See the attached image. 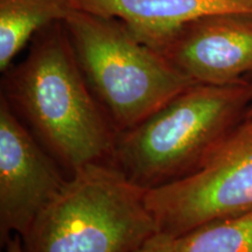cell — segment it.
<instances>
[{
    "label": "cell",
    "instance_id": "cell-1",
    "mask_svg": "<svg viewBox=\"0 0 252 252\" xmlns=\"http://www.w3.org/2000/svg\"><path fill=\"white\" fill-rule=\"evenodd\" d=\"M31 42L26 58L5 71L1 94L69 175L110 161L118 133L87 83L64 25H50Z\"/></svg>",
    "mask_w": 252,
    "mask_h": 252
},
{
    "label": "cell",
    "instance_id": "cell-11",
    "mask_svg": "<svg viewBox=\"0 0 252 252\" xmlns=\"http://www.w3.org/2000/svg\"><path fill=\"white\" fill-rule=\"evenodd\" d=\"M133 252H176L175 238L159 231Z\"/></svg>",
    "mask_w": 252,
    "mask_h": 252
},
{
    "label": "cell",
    "instance_id": "cell-10",
    "mask_svg": "<svg viewBox=\"0 0 252 252\" xmlns=\"http://www.w3.org/2000/svg\"><path fill=\"white\" fill-rule=\"evenodd\" d=\"M176 252H252V210L208 222L175 238Z\"/></svg>",
    "mask_w": 252,
    "mask_h": 252
},
{
    "label": "cell",
    "instance_id": "cell-6",
    "mask_svg": "<svg viewBox=\"0 0 252 252\" xmlns=\"http://www.w3.org/2000/svg\"><path fill=\"white\" fill-rule=\"evenodd\" d=\"M68 178L0 96V238H21Z\"/></svg>",
    "mask_w": 252,
    "mask_h": 252
},
{
    "label": "cell",
    "instance_id": "cell-4",
    "mask_svg": "<svg viewBox=\"0 0 252 252\" xmlns=\"http://www.w3.org/2000/svg\"><path fill=\"white\" fill-rule=\"evenodd\" d=\"M63 25L87 83L118 134L195 84L118 19L74 8Z\"/></svg>",
    "mask_w": 252,
    "mask_h": 252
},
{
    "label": "cell",
    "instance_id": "cell-9",
    "mask_svg": "<svg viewBox=\"0 0 252 252\" xmlns=\"http://www.w3.org/2000/svg\"><path fill=\"white\" fill-rule=\"evenodd\" d=\"M70 0H0V70L5 72L39 32L64 23Z\"/></svg>",
    "mask_w": 252,
    "mask_h": 252
},
{
    "label": "cell",
    "instance_id": "cell-12",
    "mask_svg": "<svg viewBox=\"0 0 252 252\" xmlns=\"http://www.w3.org/2000/svg\"><path fill=\"white\" fill-rule=\"evenodd\" d=\"M2 247H5V252H24L23 239L19 235H12Z\"/></svg>",
    "mask_w": 252,
    "mask_h": 252
},
{
    "label": "cell",
    "instance_id": "cell-2",
    "mask_svg": "<svg viewBox=\"0 0 252 252\" xmlns=\"http://www.w3.org/2000/svg\"><path fill=\"white\" fill-rule=\"evenodd\" d=\"M251 105L252 76L220 86L195 83L119 133L109 162L146 190L172 184L200 169Z\"/></svg>",
    "mask_w": 252,
    "mask_h": 252
},
{
    "label": "cell",
    "instance_id": "cell-7",
    "mask_svg": "<svg viewBox=\"0 0 252 252\" xmlns=\"http://www.w3.org/2000/svg\"><path fill=\"white\" fill-rule=\"evenodd\" d=\"M161 54L195 83L220 86L252 76V14H215L195 20Z\"/></svg>",
    "mask_w": 252,
    "mask_h": 252
},
{
    "label": "cell",
    "instance_id": "cell-13",
    "mask_svg": "<svg viewBox=\"0 0 252 252\" xmlns=\"http://www.w3.org/2000/svg\"><path fill=\"white\" fill-rule=\"evenodd\" d=\"M247 119H252V105L250 106V110H249V112L247 115Z\"/></svg>",
    "mask_w": 252,
    "mask_h": 252
},
{
    "label": "cell",
    "instance_id": "cell-3",
    "mask_svg": "<svg viewBox=\"0 0 252 252\" xmlns=\"http://www.w3.org/2000/svg\"><path fill=\"white\" fill-rule=\"evenodd\" d=\"M146 189L109 161L68 176L23 238L24 252H133L159 232Z\"/></svg>",
    "mask_w": 252,
    "mask_h": 252
},
{
    "label": "cell",
    "instance_id": "cell-8",
    "mask_svg": "<svg viewBox=\"0 0 252 252\" xmlns=\"http://www.w3.org/2000/svg\"><path fill=\"white\" fill-rule=\"evenodd\" d=\"M70 4L75 9L118 19L138 40L159 53L198 19L252 14V0H70Z\"/></svg>",
    "mask_w": 252,
    "mask_h": 252
},
{
    "label": "cell",
    "instance_id": "cell-5",
    "mask_svg": "<svg viewBox=\"0 0 252 252\" xmlns=\"http://www.w3.org/2000/svg\"><path fill=\"white\" fill-rule=\"evenodd\" d=\"M145 200L159 231L174 238L252 210V119H245L200 169L149 189Z\"/></svg>",
    "mask_w": 252,
    "mask_h": 252
}]
</instances>
